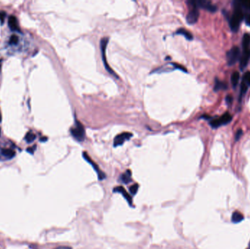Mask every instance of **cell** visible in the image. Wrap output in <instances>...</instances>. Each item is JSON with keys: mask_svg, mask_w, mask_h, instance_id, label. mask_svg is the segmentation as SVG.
Returning a JSON list of instances; mask_svg holds the SVG:
<instances>
[{"mask_svg": "<svg viewBox=\"0 0 250 249\" xmlns=\"http://www.w3.org/2000/svg\"><path fill=\"white\" fill-rule=\"evenodd\" d=\"M233 5L235 10H234L233 15L229 20V24L232 31L234 32H236L238 29L239 26H240L241 22L244 18V14L243 12L242 8L239 6L238 1L234 2Z\"/></svg>", "mask_w": 250, "mask_h": 249, "instance_id": "6da1fadb", "label": "cell"}, {"mask_svg": "<svg viewBox=\"0 0 250 249\" xmlns=\"http://www.w3.org/2000/svg\"><path fill=\"white\" fill-rule=\"evenodd\" d=\"M108 40H109L108 37H103V38L101 39V40H100V51H101V56H102V61H103L104 67H105L106 70H107L110 74L113 75H114L115 77L118 78L117 77V75L114 72V71H113L112 69L110 67L108 63V61H107V58H106L105 51H106V47H107L108 43Z\"/></svg>", "mask_w": 250, "mask_h": 249, "instance_id": "7a4b0ae2", "label": "cell"}, {"mask_svg": "<svg viewBox=\"0 0 250 249\" xmlns=\"http://www.w3.org/2000/svg\"><path fill=\"white\" fill-rule=\"evenodd\" d=\"M70 133L74 139L79 142L83 141L86 137L84 127L79 121H75V126L70 129Z\"/></svg>", "mask_w": 250, "mask_h": 249, "instance_id": "3957f363", "label": "cell"}, {"mask_svg": "<svg viewBox=\"0 0 250 249\" xmlns=\"http://www.w3.org/2000/svg\"><path fill=\"white\" fill-rule=\"evenodd\" d=\"M187 4L189 6H195L197 8L204 9L209 12H214L217 10V7L212 4L210 1L207 0H199V1H188Z\"/></svg>", "mask_w": 250, "mask_h": 249, "instance_id": "277c9868", "label": "cell"}, {"mask_svg": "<svg viewBox=\"0 0 250 249\" xmlns=\"http://www.w3.org/2000/svg\"><path fill=\"white\" fill-rule=\"evenodd\" d=\"M232 119H233L232 115L227 112V113H224V114L222 115L220 118H215L212 119L210 121V122H209V124L212 126V127L217 129V128L221 127L222 125H225V124H229L232 121Z\"/></svg>", "mask_w": 250, "mask_h": 249, "instance_id": "5b68a950", "label": "cell"}, {"mask_svg": "<svg viewBox=\"0 0 250 249\" xmlns=\"http://www.w3.org/2000/svg\"><path fill=\"white\" fill-rule=\"evenodd\" d=\"M240 49L237 46H234L227 52V60L228 65H235L240 57Z\"/></svg>", "mask_w": 250, "mask_h": 249, "instance_id": "8992f818", "label": "cell"}, {"mask_svg": "<svg viewBox=\"0 0 250 249\" xmlns=\"http://www.w3.org/2000/svg\"><path fill=\"white\" fill-rule=\"evenodd\" d=\"M83 159H84L86 161H87V162H88L90 164L92 165V168H94V170L96 171L97 174V177H98V179L100 180V181H102V180L106 178L105 174L104 172L102 171V170H100V168H99V167L97 166V164H95L93 161H92V159L89 157V156H88V154H86V152L83 153Z\"/></svg>", "mask_w": 250, "mask_h": 249, "instance_id": "52a82bcc", "label": "cell"}, {"mask_svg": "<svg viewBox=\"0 0 250 249\" xmlns=\"http://www.w3.org/2000/svg\"><path fill=\"white\" fill-rule=\"evenodd\" d=\"M191 10L188 12L187 18V23L189 24H195L198 21V18H199V11H198V8H197L195 6H190Z\"/></svg>", "mask_w": 250, "mask_h": 249, "instance_id": "ba28073f", "label": "cell"}, {"mask_svg": "<svg viewBox=\"0 0 250 249\" xmlns=\"http://www.w3.org/2000/svg\"><path fill=\"white\" fill-rule=\"evenodd\" d=\"M131 137H132V134L130 132H124L118 134L113 140V146L117 147L123 145V143L127 140H129Z\"/></svg>", "mask_w": 250, "mask_h": 249, "instance_id": "9c48e42d", "label": "cell"}, {"mask_svg": "<svg viewBox=\"0 0 250 249\" xmlns=\"http://www.w3.org/2000/svg\"><path fill=\"white\" fill-rule=\"evenodd\" d=\"M113 192H114V193L122 194L123 195L124 198H125V200H127V202L129 203V206H132V207L133 206V204H132V197H131L130 195L127 193V191H126V190L122 187V186H116V187H115L113 189Z\"/></svg>", "mask_w": 250, "mask_h": 249, "instance_id": "30bf717a", "label": "cell"}, {"mask_svg": "<svg viewBox=\"0 0 250 249\" xmlns=\"http://www.w3.org/2000/svg\"><path fill=\"white\" fill-rule=\"evenodd\" d=\"M250 58V52L249 49H244L243 50L242 54L241 55L240 57V67L241 70H244L247 65L248 61Z\"/></svg>", "mask_w": 250, "mask_h": 249, "instance_id": "8fae6325", "label": "cell"}, {"mask_svg": "<svg viewBox=\"0 0 250 249\" xmlns=\"http://www.w3.org/2000/svg\"><path fill=\"white\" fill-rule=\"evenodd\" d=\"M118 181L124 184H129L132 181V172H131V170H127L123 174H122Z\"/></svg>", "mask_w": 250, "mask_h": 249, "instance_id": "7c38bea8", "label": "cell"}, {"mask_svg": "<svg viewBox=\"0 0 250 249\" xmlns=\"http://www.w3.org/2000/svg\"><path fill=\"white\" fill-rule=\"evenodd\" d=\"M8 26L12 31H19V26L17 18L14 15H11L8 18Z\"/></svg>", "mask_w": 250, "mask_h": 249, "instance_id": "4fadbf2b", "label": "cell"}, {"mask_svg": "<svg viewBox=\"0 0 250 249\" xmlns=\"http://www.w3.org/2000/svg\"><path fill=\"white\" fill-rule=\"evenodd\" d=\"M1 155L4 156L5 159H10L15 156V152L13 150L10 148H2L1 149Z\"/></svg>", "mask_w": 250, "mask_h": 249, "instance_id": "5bb4252c", "label": "cell"}, {"mask_svg": "<svg viewBox=\"0 0 250 249\" xmlns=\"http://www.w3.org/2000/svg\"><path fill=\"white\" fill-rule=\"evenodd\" d=\"M228 88V85L225 82H222L218 78H215V83H214V91H218L219 90H225Z\"/></svg>", "mask_w": 250, "mask_h": 249, "instance_id": "9a60e30c", "label": "cell"}, {"mask_svg": "<svg viewBox=\"0 0 250 249\" xmlns=\"http://www.w3.org/2000/svg\"><path fill=\"white\" fill-rule=\"evenodd\" d=\"M176 34H178V35H183V36L188 40H192L193 39V36L192 34L185 29H182H182H179L178 31L176 32Z\"/></svg>", "mask_w": 250, "mask_h": 249, "instance_id": "2e32d148", "label": "cell"}, {"mask_svg": "<svg viewBox=\"0 0 250 249\" xmlns=\"http://www.w3.org/2000/svg\"><path fill=\"white\" fill-rule=\"evenodd\" d=\"M244 219V216L242 213L238 211H235L232 215V221L233 223H239Z\"/></svg>", "mask_w": 250, "mask_h": 249, "instance_id": "e0dca14e", "label": "cell"}, {"mask_svg": "<svg viewBox=\"0 0 250 249\" xmlns=\"http://www.w3.org/2000/svg\"><path fill=\"white\" fill-rule=\"evenodd\" d=\"M250 45V35L249 34H244L242 39V47L243 50L249 49Z\"/></svg>", "mask_w": 250, "mask_h": 249, "instance_id": "ac0fdd59", "label": "cell"}, {"mask_svg": "<svg viewBox=\"0 0 250 249\" xmlns=\"http://www.w3.org/2000/svg\"><path fill=\"white\" fill-rule=\"evenodd\" d=\"M239 78H240V75H239L238 72H234L231 75V83L233 85V87H235L238 83L239 81Z\"/></svg>", "mask_w": 250, "mask_h": 249, "instance_id": "d6986e66", "label": "cell"}, {"mask_svg": "<svg viewBox=\"0 0 250 249\" xmlns=\"http://www.w3.org/2000/svg\"><path fill=\"white\" fill-rule=\"evenodd\" d=\"M239 6L242 9H245V10H250V0H242V1H238Z\"/></svg>", "mask_w": 250, "mask_h": 249, "instance_id": "ffe728a7", "label": "cell"}, {"mask_svg": "<svg viewBox=\"0 0 250 249\" xmlns=\"http://www.w3.org/2000/svg\"><path fill=\"white\" fill-rule=\"evenodd\" d=\"M248 89V86L247 84L244 82V81L242 80V83H241V94H240V97H239V99H240V100L242 99V97L244 95V94H246V91Z\"/></svg>", "mask_w": 250, "mask_h": 249, "instance_id": "44dd1931", "label": "cell"}, {"mask_svg": "<svg viewBox=\"0 0 250 249\" xmlns=\"http://www.w3.org/2000/svg\"><path fill=\"white\" fill-rule=\"evenodd\" d=\"M35 138H36V136L32 132H28L25 136V140L28 143H32L34 140H35Z\"/></svg>", "mask_w": 250, "mask_h": 249, "instance_id": "7402d4cb", "label": "cell"}, {"mask_svg": "<svg viewBox=\"0 0 250 249\" xmlns=\"http://www.w3.org/2000/svg\"><path fill=\"white\" fill-rule=\"evenodd\" d=\"M138 188H139V185H138V184H135L129 187V191H130L131 194H132V196H134V195L136 194V193L138 192Z\"/></svg>", "mask_w": 250, "mask_h": 249, "instance_id": "603a6c76", "label": "cell"}, {"mask_svg": "<svg viewBox=\"0 0 250 249\" xmlns=\"http://www.w3.org/2000/svg\"><path fill=\"white\" fill-rule=\"evenodd\" d=\"M18 42V37L16 35H12L10 37V44H11V45H16Z\"/></svg>", "mask_w": 250, "mask_h": 249, "instance_id": "cb8c5ba5", "label": "cell"}, {"mask_svg": "<svg viewBox=\"0 0 250 249\" xmlns=\"http://www.w3.org/2000/svg\"><path fill=\"white\" fill-rule=\"evenodd\" d=\"M243 81L247 84V86H250V72H247L244 74Z\"/></svg>", "mask_w": 250, "mask_h": 249, "instance_id": "d4e9b609", "label": "cell"}, {"mask_svg": "<svg viewBox=\"0 0 250 249\" xmlns=\"http://www.w3.org/2000/svg\"><path fill=\"white\" fill-rule=\"evenodd\" d=\"M242 133H243V131L242 129H238V130L237 131L236 134H235V139L236 141H238V140H239V139H240L241 137H242Z\"/></svg>", "mask_w": 250, "mask_h": 249, "instance_id": "484cf974", "label": "cell"}, {"mask_svg": "<svg viewBox=\"0 0 250 249\" xmlns=\"http://www.w3.org/2000/svg\"><path fill=\"white\" fill-rule=\"evenodd\" d=\"M225 100H226L227 104L230 105V104H231L232 101H233V97H232L230 95H228L226 97V98H225Z\"/></svg>", "mask_w": 250, "mask_h": 249, "instance_id": "4316f807", "label": "cell"}, {"mask_svg": "<svg viewBox=\"0 0 250 249\" xmlns=\"http://www.w3.org/2000/svg\"><path fill=\"white\" fill-rule=\"evenodd\" d=\"M244 18H245L246 24L248 26H250V14H246L245 16H244Z\"/></svg>", "mask_w": 250, "mask_h": 249, "instance_id": "83f0119b", "label": "cell"}, {"mask_svg": "<svg viewBox=\"0 0 250 249\" xmlns=\"http://www.w3.org/2000/svg\"><path fill=\"white\" fill-rule=\"evenodd\" d=\"M35 148H36V145H34V146L32 147V148H28L26 149V151H27V152L30 153L31 154H33L34 152H35Z\"/></svg>", "mask_w": 250, "mask_h": 249, "instance_id": "f1b7e54d", "label": "cell"}, {"mask_svg": "<svg viewBox=\"0 0 250 249\" xmlns=\"http://www.w3.org/2000/svg\"><path fill=\"white\" fill-rule=\"evenodd\" d=\"M5 15H6V13H5L4 12H0V20H1L2 24L3 21H4V18H5Z\"/></svg>", "mask_w": 250, "mask_h": 249, "instance_id": "f546056e", "label": "cell"}, {"mask_svg": "<svg viewBox=\"0 0 250 249\" xmlns=\"http://www.w3.org/2000/svg\"><path fill=\"white\" fill-rule=\"evenodd\" d=\"M55 249H72V248L70 246H59V247H57V248H56Z\"/></svg>", "mask_w": 250, "mask_h": 249, "instance_id": "4dcf8cb0", "label": "cell"}, {"mask_svg": "<svg viewBox=\"0 0 250 249\" xmlns=\"http://www.w3.org/2000/svg\"><path fill=\"white\" fill-rule=\"evenodd\" d=\"M201 118H204V119H210L211 116H209V115H202Z\"/></svg>", "mask_w": 250, "mask_h": 249, "instance_id": "1f68e13d", "label": "cell"}, {"mask_svg": "<svg viewBox=\"0 0 250 249\" xmlns=\"http://www.w3.org/2000/svg\"><path fill=\"white\" fill-rule=\"evenodd\" d=\"M40 141L41 142H45V141H46V140H47V138H40Z\"/></svg>", "mask_w": 250, "mask_h": 249, "instance_id": "d6a6232c", "label": "cell"}, {"mask_svg": "<svg viewBox=\"0 0 250 249\" xmlns=\"http://www.w3.org/2000/svg\"><path fill=\"white\" fill-rule=\"evenodd\" d=\"M2 121V114H1V112H0V122Z\"/></svg>", "mask_w": 250, "mask_h": 249, "instance_id": "836d02e7", "label": "cell"}, {"mask_svg": "<svg viewBox=\"0 0 250 249\" xmlns=\"http://www.w3.org/2000/svg\"><path fill=\"white\" fill-rule=\"evenodd\" d=\"M247 249H250V243H249V246H248V248H247Z\"/></svg>", "mask_w": 250, "mask_h": 249, "instance_id": "e575fe53", "label": "cell"}, {"mask_svg": "<svg viewBox=\"0 0 250 249\" xmlns=\"http://www.w3.org/2000/svg\"><path fill=\"white\" fill-rule=\"evenodd\" d=\"M0 134H1V129H0Z\"/></svg>", "mask_w": 250, "mask_h": 249, "instance_id": "d590c367", "label": "cell"}, {"mask_svg": "<svg viewBox=\"0 0 250 249\" xmlns=\"http://www.w3.org/2000/svg\"><path fill=\"white\" fill-rule=\"evenodd\" d=\"M0 67H1V63H0Z\"/></svg>", "mask_w": 250, "mask_h": 249, "instance_id": "8d00e7d4", "label": "cell"}, {"mask_svg": "<svg viewBox=\"0 0 250 249\" xmlns=\"http://www.w3.org/2000/svg\"><path fill=\"white\" fill-rule=\"evenodd\" d=\"M249 52H250V50H249Z\"/></svg>", "mask_w": 250, "mask_h": 249, "instance_id": "74e56055", "label": "cell"}]
</instances>
